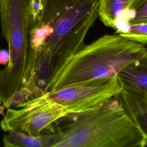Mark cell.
Returning a JSON list of instances; mask_svg holds the SVG:
<instances>
[{
	"mask_svg": "<svg viewBox=\"0 0 147 147\" xmlns=\"http://www.w3.org/2000/svg\"><path fill=\"white\" fill-rule=\"evenodd\" d=\"M147 58L146 45L118 33L105 34L66 59L50 74L44 90H61L113 77L125 66Z\"/></svg>",
	"mask_w": 147,
	"mask_h": 147,
	"instance_id": "6da1fadb",
	"label": "cell"
},
{
	"mask_svg": "<svg viewBox=\"0 0 147 147\" xmlns=\"http://www.w3.org/2000/svg\"><path fill=\"white\" fill-rule=\"evenodd\" d=\"M119 95L96 109L59 119L55 126L63 136L53 147H145L146 131L126 114Z\"/></svg>",
	"mask_w": 147,
	"mask_h": 147,
	"instance_id": "7a4b0ae2",
	"label": "cell"
},
{
	"mask_svg": "<svg viewBox=\"0 0 147 147\" xmlns=\"http://www.w3.org/2000/svg\"><path fill=\"white\" fill-rule=\"evenodd\" d=\"M99 0H41L36 25L51 31L42 45L36 73L37 85L44 88L51 73L52 59L61 44L77 28L98 17Z\"/></svg>",
	"mask_w": 147,
	"mask_h": 147,
	"instance_id": "3957f363",
	"label": "cell"
},
{
	"mask_svg": "<svg viewBox=\"0 0 147 147\" xmlns=\"http://www.w3.org/2000/svg\"><path fill=\"white\" fill-rule=\"evenodd\" d=\"M69 115L67 109L53 100L47 91L6 109L1 121V129L38 136L56 133L55 124Z\"/></svg>",
	"mask_w": 147,
	"mask_h": 147,
	"instance_id": "277c9868",
	"label": "cell"
},
{
	"mask_svg": "<svg viewBox=\"0 0 147 147\" xmlns=\"http://www.w3.org/2000/svg\"><path fill=\"white\" fill-rule=\"evenodd\" d=\"M122 89L116 74L108 79L64 88L49 95L53 100L64 106L69 114H74L89 111L101 106L119 95Z\"/></svg>",
	"mask_w": 147,
	"mask_h": 147,
	"instance_id": "5b68a950",
	"label": "cell"
},
{
	"mask_svg": "<svg viewBox=\"0 0 147 147\" xmlns=\"http://www.w3.org/2000/svg\"><path fill=\"white\" fill-rule=\"evenodd\" d=\"M147 0H99L98 10L103 24L115 30V33H126L134 18L137 10Z\"/></svg>",
	"mask_w": 147,
	"mask_h": 147,
	"instance_id": "8992f818",
	"label": "cell"
},
{
	"mask_svg": "<svg viewBox=\"0 0 147 147\" xmlns=\"http://www.w3.org/2000/svg\"><path fill=\"white\" fill-rule=\"evenodd\" d=\"M117 75L123 88L147 95V58L127 64Z\"/></svg>",
	"mask_w": 147,
	"mask_h": 147,
	"instance_id": "52a82bcc",
	"label": "cell"
},
{
	"mask_svg": "<svg viewBox=\"0 0 147 147\" xmlns=\"http://www.w3.org/2000/svg\"><path fill=\"white\" fill-rule=\"evenodd\" d=\"M6 132L7 134L3 137L5 147H53L63 136L59 131L38 136H30L14 130H9Z\"/></svg>",
	"mask_w": 147,
	"mask_h": 147,
	"instance_id": "ba28073f",
	"label": "cell"
},
{
	"mask_svg": "<svg viewBox=\"0 0 147 147\" xmlns=\"http://www.w3.org/2000/svg\"><path fill=\"white\" fill-rule=\"evenodd\" d=\"M122 106L129 117L147 131V95L123 88L119 93Z\"/></svg>",
	"mask_w": 147,
	"mask_h": 147,
	"instance_id": "9c48e42d",
	"label": "cell"
},
{
	"mask_svg": "<svg viewBox=\"0 0 147 147\" xmlns=\"http://www.w3.org/2000/svg\"><path fill=\"white\" fill-rule=\"evenodd\" d=\"M119 34L126 38L140 42L146 45L147 22L131 24L126 33Z\"/></svg>",
	"mask_w": 147,
	"mask_h": 147,
	"instance_id": "30bf717a",
	"label": "cell"
},
{
	"mask_svg": "<svg viewBox=\"0 0 147 147\" xmlns=\"http://www.w3.org/2000/svg\"><path fill=\"white\" fill-rule=\"evenodd\" d=\"M145 22H147V1L144 2L137 9L136 16L130 25Z\"/></svg>",
	"mask_w": 147,
	"mask_h": 147,
	"instance_id": "8fae6325",
	"label": "cell"
},
{
	"mask_svg": "<svg viewBox=\"0 0 147 147\" xmlns=\"http://www.w3.org/2000/svg\"><path fill=\"white\" fill-rule=\"evenodd\" d=\"M10 55L8 49H0V64L6 65L9 61Z\"/></svg>",
	"mask_w": 147,
	"mask_h": 147,
	"instance_id": "7c38bea8",
	"label": "cell"
},
{
	"mask_svg": "<svg viewBox=\"0 0 147 147\" xmlns=\"http://www.w3.org/2000/svg\"><path fill=\"white\" fill-rule=\"evenodd\" d=\"M0 38H1V37H0Z\"/></svg>",
	"mask_w": 147,
	"mask_h": 147,
	"instance_id": "4fadbf2b",
	"label": "cell"
}]
</instances>
